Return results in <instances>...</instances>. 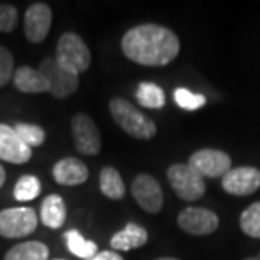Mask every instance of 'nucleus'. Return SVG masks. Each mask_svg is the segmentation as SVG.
Here are the masks:
<instances>
[{"instance_id":"nucleus-1","label":"nucleus","mask_w":260,"mask_h":260,"mask_svg":"<svg viewBox=\"0 0 260 260\" xmlns=\"http://www.w3.org/2000/svg\"><path fill=\"white\" fill-rule=\"evenodd\" d=\"M181 44L173 30L157 24H142L127 30L122 51L130 61L142 66H166L179 54Z\"/></svg>"},{"instance_id":"nucleus-2","label":"nucleus","mask_w":260,"mask_h":260,"mask_svg":"<svg viewBox=\"0 0 260 260\" xmlns=\"http://www.w3.org/2000/svg\"><path fill=\"white\" fill-rule=\"evenodd\" d=\"M110 113L117 125L135 139L149 140L157 134L154 120L137 110L125 98H113L110 102Z\"/></svg>"},{"instance_id":"nucleus-3","label":"nucleus","mask_w":260,"mask_h":260,"mask_svg":"<svg viewBox=\"0 0 260 260\" xmlns=\"http://www.w3.org/2000/svg\"><path fill=\"white\" fill-rule=\"evenodd\" d=\"M56 61L64 70L80 75L91 64V54L88 46L80 36L75 32H66L59 38L56 48Z\"/></svg>"},{"instance_id":"nucleus-4","label":"nucleus","mask_w":260,"mask_h":260,"mask_svg":"<svg viewBox=\"0 0 260 260\" xmlns=\"http://www.w3.org/2000/svg\"><path fill=\"white\" fill-rule=\"evenodd\" d=\"M169 184L174 193L184 201H196L205 194V178L189 164H173L168 169Z\"/></svg>"},{"instance_id":"nucleus-5","label":"nucleus","mask_w":260,"mask_h":260,"mask_svg":"<svg viewBox=\"0 0 260 260\" xmlns=\"http://www.w3.org/2000/svg\"><path fill=\"white\" fill-rule=\"evenodd\" d=\"M36 228H38V215L32 208H7L0 211V237H27Z\"/></svg>"},{"instance_id":"nucleus-6","label":"nucleus","mask_w":260,"mask_h":260,"mask_svg":"<svg viewBox=\"0 0 260 260\" xmlns=\"http://www.w3.org/2000/svg\"><path fill=\"white\" fill-rule=\"evenodd\" d=\"M39 71L49 83V93L56 98H68L78 90L80 78L75 73L64 70L56 58H46L39 66Z\"/></svg>"},{"instance_id":"nucleus-7","label":"nucleus","mask_w":260,"mask_h":260,"mask_svg":"<svg viewBox=\"0 0 260 260\" xmlns=\"http://www.w3.org/2000/svg\"><path fill=\"white\" fill-rule=\"evenodd\" d=\"M71 132L78 152L85 155H96L102 149V137L95 122L85 113H78L71 120Z\"/></svg>"},{"instance_id":"nucleus-8","label":"nucleus","mask_w":260,"mask_h":260,"mask_svg":"<svg viewBox=\"0 0 260 260\" xmlns=\"http://www.w3.org/2000/svg\"><path fill=\"white\" fill-rule=\"evenodd\" d=\"M189 166L203 178H223L232 169V159L223 150L201 149L189 157Z\"/></svg>"},{"instance_id":"nucleus-9","label":"nucleus","mask_w":260,"mask_h":260,"mask_svg":"<svg viewBox=\"0 0 260 260\" xmlns=\"http://www.w3.org/2000/svg\"><path fill=\"white\" fill-rule=\"evenodd\" d=\"M132 196L147 213H159L164 205L160 184L149 174H139L132 183Z\"/></svg>"},{"instance_id":"nucleus-10","label":"nucleus","mask_w":260,"mask_h":260,"mask_svg":"<svg viewBox=\"0 0 260 260\" xmlns=\"http://www.w3.org/2000/svg\"><path fill=\"white\" fill-rule=\"evenodd\" d=\"M51 22H53V12L48 4L38 2L32 4L25 10L24 19V32L27 41L34 44H39L48 38Z\"/></svg>"},{"instance_id":"nucleus-11","label":"nucleus","mask_w":260,"mask_h":260,"mask_svg":"<svg viewBox=\"0 0 260 260\" xmlns=\"http://www.w3.org/2000/svg\"><path fill=\"white\" fill-rule=\"evenodd\" d=\"M223 189L233 196H248L260 188V171L257 168H235L221 178Z\"/></svg>"},{"instance_id":"nucleus-12","label":"nucleus","mask_w":260,"mask_h":260,"mask_svg":"<svg viewBox=\"0 0 260 260\" xmlns=\"http://www.w3.org/2000/svg\"><path fill=\"white\" fill-rule=\"evenodd\" d=\"M178 225L191 235H208L216 230L220 220L206 208H184L178 216Z\"/></svg>"},{"instance_id":"nucleus-13","label":"nucleus","mask_w":260,"mask_h":260,"mask_svg":"<svg viewBox=\"0 0 260 260\" xmlns=\"http://www.w3.org/2000/svg\"><path fill=\"white\" fill-rule=\"evenodd\" d=\"M32 155L29 145L22 142L14 127L0 123V159L10 164H24Z\"/></svg>"},{"instance_id":"nucleus-14","label":"nucleus","mask_w":260,"mask_h":260,"mask_svg":"<svg viewBox=\"0 0 260 260\" xmlns=\"http://www.w3.org/2000/svg\"><path fill=\"white\" fill-rule=\"evenodd\" d=\"M53 176L58 184L78 186L88 179V168L76 157H64L58 160L53 168Z\"/></svg>"},{"instance_id":"nucleus-15","label":"nucleus","mask_w":260,"mask_h":260,"mask_svg":"<svg viewBox=\"0 0 260 260\" xmlns=\"http://www.w3.org/2000/svg\"><path fill=\"white\" fill-rule=\"evenodd\" d=\"M14 86L22 93H49V83L39 70L20 66L14 73Z\"/></svg>"},{"instance_id":"nucleus-16","label":"nucleus","mask_w":260,"mask_h":260,"mask_svg":"<svg viewBox=\"0 0 260 260\" xmlns=\"http://www.w3.org/2000/svg\"><path fill=\"white\" fill-rule=\"evenodd\" d=\"M149 240L147 230L142 228L140 225H135V223H127V226L123 228L122 232L115 233L110 240V245L113 250H132V248H139L144 247Z\"/></svg>"},{"instance_id":"nucleus-17","label":"nucleus","mask_w":260,"mask_h":260,"mask_svg":"<svg viewBox=\"0 0 260 260\" xmlns=\"http://www.w3.org/2000/svg\"><path fill=\"white\" fill-rule=\"evenodd\" d=\"M66 220V205L59 194L46 196L41 206V221L48 228H61Z\"/></svg>"},{"instance_id":"nucleus-18","label":"nucleus","mask_w":260,"mask_h":260,"mask_svg":"<svg viewBox=\"0 0 260 260\" xmlns=\"http://www.w3.org/2000/svg\"><path fill=\"white\" fill-rule=\"evenodd\" d=\"M4 260H49V248L43 242L29 240L10 248Z\"/></svg>"},{"instance_id":"nucleus-19","label":"nucleus","mask_w":260,"mask_h":260,"mask_svg":"<svg viewBox=\"0 0 260 260\" xmlns=\"http://www.w3.org/2000/svg\"><path fill=\"white\" fill-rule=\"evenodd\" d=\"M100 189L110 200H122L125 196V184L115 168H103L100 173Z\"/></svg>"},{"instance_id":"nucleus-20","label":"nucleus","mask_w":260,"mask_h":260,"mask_svg":"<svg viewBox=\"0 0 260 260\" xmlns=\"http://www.w3.org/2000/svg\"><path fill=\"white\" fill-rule=\"evenodd\" d=\"M135 96H137V102L145 108H152V110H159V108L164 107L166 103V96L162 88L155 83L150 81H142L135 91Z\"/></svg>"},{"instance_id":"nucleus-21","label":"nucleus","mask_w":260,"mask_h":260,"mask_svg":"<svg viewBox=\"0 0 260 260\" xmlns=\"http://www.w3.org/2000/svg\"><path fill=\"white\" fill-rule=\"evenodd\" d=\"M64 237H66V245H68V248H70V252L73 253V255L80 257L83 260H90L91 257H95L98 253L96 252L98 250L96 243L86 240V238L83 237L78 230L66 232Z\"/></svg>"},{"instance_id":"nucleus-22","label":"nucleus","mask_w":260,"mask_h":260,"mask_svg":"<svg viewBox=\"0 0 260 260\" xmlns=\"http://www.w3.org/2000/svg\"><path fill=\"white\" fill-rule=\"evenodd\" d=\"M39 194H41V181L36 178V176H30V174L22 176L14 188V198L20 203L32 201Z\"/></svg>"},{"instance_id":"nucleus-23","label":"nucleus","mask_w":260,"mask_h":260,"mask_svg":"<svg viewBox=\"0 0 260 260\" xmlns=\"http://www.w3.org/2000/svg\"><path fill=\"white\" fill-rule=\"evenodd\" d=\"M240 226L245 235L252 238H260V201L253 203L242 213Z\"/></svg>"},{"instance_id":"nucleus-24","label":"nucleus","mask_w":260,"mask_h":260,"mask_svg":"<svg viewBox=\"0 0 260 260\" xmlns=\"http://www.w3.org/2000/svg\"><path fill=\"white\" fill-rule=\"evenodd\" d=\"M174 102L176 105L183 110H188V112H193L201 108L203 105L206 103V98L200 95V93H194V91H189L186 88H176L174 90Z\"/></svg>"},{"instance_id":"nucleus-25","label":"nucleus","mask_w":260,"mask_h":260,"mask_svg":"<svg viewBox=\"0 0 260 260\" xmlns=\"http://www.w3.org/2000/svg\"><path fill=\"white\" fill-rule=\"evenodd\" d=\"M14 128L19 137L22 139V142L29 147H39L46 139L44 130L38 125H32V123H17Z\"/></svg>"},{"instance_id":"nucleus-26","label":"nucleus","mask_w":260,"mask_h":260,"mask_svg":"<svg viewBox=\"0 0 260 260\" xmlns=\"http://www.w3.org/2000/svg\"><path fill=\"white\" fill-rule=\"evenodd\" d=\"M14 56L12 53L0 46V88L5 86L14 76Z\"/></svg>"},{"instance_id":"nucleus-27","label":"nucleus","mask_w":260,"mask_h":260,"mask_svg":"<svg viewBox=\"0 0 260 260\" xmlns=\"http://www.w3.org/2000/svg\"><path fill=\"white\" fill-rule=\"evenodd\" d=\"M17 9L9 4H0V32H12L17 27Z\"/></svg>"},{"instance_id":"nucleus-28","label":"nucleus","mask_w":260,"mask_h":260,"mask_svg":"<svg viewBox=\"0 0 260 260\" xmlns=\"http://www.w3.org/2000/svg\"><path fill=\"white\" fill-rule=\"evenodd\" d=\"M90 260H123L120 253H117L115 250H103L98 252L95 257H91Z\"/></svg>"},{"instance_id":"nucleus-29","label":"nucleus","mask_w":260,"mask_h":260,"mask_svg":"<svg viewBox=\"0 0 260 260\" xmlns=\"http://www.w3.org/2000/svg\"><path fill=\"white\" fill-rule=\"evenodd\" d=\"M4 183H5V169L0 166V188L4 186Z\"/></svg>"},{"instance_id":"nucleus-30","label":"nucleus","mask_w":260,"mask_h":260,"mask_svg":"<svg viewBox=\"0 0 260 260\" xmlns=\"http://www.w3.org/2000/svg\"><path fill=\"white\" fill-rule=\"evenodd\" d=\"M245 260H260V253H258V255H255V257H250V258H245Z\"/></svg>"},{"instance_id":"nucleus-31","label":"nucleus","mask_w":260,"mask_h":260,"mask_svg":"<svg viewBox=\"0 0 260 260\" xmlns=\"http://www.w3.org/2000/svg\"><path fill=\"white\" fill-rule=\"evenodd\" d=\"M157 260H178V258H169V257H164V258H157Z\"/></svg>"},{"instance_id":"nucleus-32","label":"nucleus","mask_w":260,"mask_h":260,"mask_svg":"<svg viewBox=\"0 0 260 260\" xmlns=\"http://www.w3.org/2000/svg\"><path fill=\"white\" fill-rule=\"evenodd\" d=\"M56 260H63V258H56Z\"/></svg>"}]
</instances>
